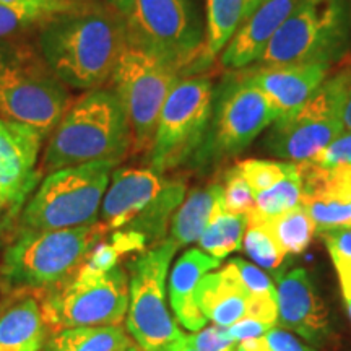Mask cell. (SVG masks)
<instances>
[{"label": "cell", "instance_id": "obj_3", "mask_svg": "<svg viewBox=\"0 0 351 351\" xmlns=\"http://www.w3.org/2000/svg\"><path fill=\"white\" fill-rule=\"evenodd\" d=\"M116 166L114 161H91L47 174L26 202L20 217V232L93 225L98 221L103 197Z\"/></svg>", "mask_w": 351, "mask_h": 351}, {"label": "cell", "instance_id": "obj_9", "mask_svg": "<svg viewBox=\"0 0 351 351\" xmlns=\"http://www.w3.org/2000/svg\"><path fill=\"white\" fill-rule=\"evenodd\" d=\"M350 83V70L326 78L301 108L274 121L263 142L267 150L289 163H302L319 155L345 132L340 112Z\"/></svg>", "mask_w": 351, "mask_h": 351}, {"label": "cell", "instance_id": "obj_1", "mask_svg": "<svg viewBox=\"0 0 351 351\" xmlns=\"http://www.w3.org/2000/svg\"><path fill=\"white\" fill-rule=\"evenodd\" d=\"M125 46L124 15L88 3L44 25L39 38L52 72L65 85L86 90L111 80Z\"/></svg>", "mask_w": 351, "mask_h": 351}, {"label": "cell", "instance_id": "obj_12", "mask_svg": "<svg viewBox=\"0 0 351 351\" xmlns=\"http://www.w3.org/2000/svg\"><path fill=\"white\" fill-rule=\"evenodd\" d=\"M179 80V70L158 57L127 44L111 82L121 99L132 130V153H148L155 138L169 91Z\"/></svg>", "mask_w": 351, "mask_h": 351}, {"label": "cell", "instance_id": "obj_37", "mask_svg": "<svg viewBox=\"0 0 351 351\" xmlns=\"http://www.w3.org/2000/svg\"><path fill=\"white\" fill-rule=\"evenodd\" d=\"M0 3L38 13V15L47 20H54L60 15H67V13L77 10V8L83 5L80 0H0Z\"/></svg>", "mask_w": 351, "mask_h": 351}, {"label": "cell", "instance_id": "obj_41", "mask_svg": "<svg viewBox=\"0 0 351 351\" xmlns=\"http://www.w3.org/2000/svg\"><path fill=\"white\" fill-rule=\"evenodd\" d=\"M274 326H269V324L261 322V320L251 319V317H245L239 322H236L234 326L226 327L228 335L230 339H232L236 343H241L244 340H251V339H258V337L265 335L267 332Z\"/></svg>", "mask_w": 351, "mask_h": 351}, {"label": "cell", "instance_id": "obj_10", "mask_svg": "<svg viewBox=\"0 0 351 351\" xmlns=\"http://www.w3.org/2000/svg\"><path fill=\"white\" fill-rule=\"evenodd\" d=\"M178 247L161 241L130 262L127 330L147 351H163L182 335L166 302L169 265Z\"/></svg>", "mask_w": 351, "mask_h": 351}, {"label": "cell", "instance_id": "obj_17", "mask_svg": "<svg viewBox=\"0 0 351 351\" xmlns=\"http://www.w3.org/2000/svg\"><path fill=\"white\" fill-rule=\"evenodd\" d=\"M168 179L153 169H116L101 204V223L108 231L124 230L163 192Z\"/></svg>", "mask_w": 351, "mask_h": 351}, {"label": "cell", "instance_id": "obj_31", "mask_svg": "<svg viewBox=\"0 0 351 351\" xmlns=\"http://www.w3.org/2000/svg\"><path fill=\"white\" fill-rule=\"evenodd\" d=\"M301 204V176L300 169H293L287 178L276 182L267 191L256 195L254 208L247 215H254L257 218H274L288 210L298 207Z\"/></svg>", "mask_w": 351, "mask_h": 351}, {"label": "cell", "instance_id": "obj_40", "mask_svg": "<svg viewBox=\"0 0 351 351\" xmlns=\"http://www.w3.org/2000/svg\"><path fill=\"white\" fill-rule=\"evenodd\" d=\"M124 257L119 249L116 247V244L109 241H99L98 244H95V247L91 249L90 254H88L86 261L83 262L82 267L91 270V271H108L117 267L121 258Z\"/></svg>", "mask_w": 351, "mask_h": 351}, {"label": "cell", "instance_id": "obj_30", "mask_svg": "<svg viewBox=\"0 0 351 351\" xmlns=\"http://www.w3.org/2000/svg\"><path fill=\"white\" fill-rule=\"evenodd\" d=\"M265 221L287 256H300L314 238L315 223L301 205Z\"/></svg>", "mask_w": 351, "mask_h": 351}, {"label": "cell", "instance_id": "obj_18", "mask_svg": "<svg viewBox=\"0 0 351 351\" xmlns=\"http://www.w3.org/2000/svg\"><path fill=\"white\" fill-rule=\"evenodd\" d=\"M328 64L258 67L244 75L269 99L278 117L295 112L327 78Z\"/></svg>", "mask_w": 351, "mask_h": 351}, {"label": "cell", "instance_id": "obj_39", "mask_svg": "<svg viewBox=\"0 0 351 351\" xmlns=\"http://www.w3.org/2000/svg\"><path fill=\"white\" fill-rule=\"evenodd\" d=\"M309 161L322 168H351V132L345 130Z\"/></svg>", "mask_w": 351, "mask_h": 351}, {"label": "cell", "instance_id": "obj_13", "mask_svg": "<svg viewBox=\"0 0 351 351\" xmlns=\"http://www.w3.org/2000/svg\"><path fill=\"white\" fill-rule=\"evenodd\" d=\"M276 114L269 99L245 77L221 90L213 99L208 153L217 158L238 155L262 130L274 124Z\"/></svg>", "mask_w": 351, "mask_h": 351}, {"label": "cell", "instance_id": "obj_29", "mask_svg": "<svg viewBox=\"0 0 351 351\" xmlns=\"http://www.w3.org/2000/svg\"><path fill=\"white\" fill-rule=\"evenodd\" d=\"M247 228H245L243 239L244 252L257 267L267 270L275 278L276 275L285 271L283 263L288 256L278 244L274 232L270 231L265 219L254 217V215H247Z\"/></svg>", "mask_w": 351, "mask_h": 351}, {"label": "cell", "instance_id": "obj_44", "mask_svg": "<svg viewBox=\"0 0 351 351\" xmlns=\"http://www.w3.org/2000/svg\"><path fill=\"white\" fill-rule=\"evenodd\" d=\"M132 2H134V0H108L109 5H111L112 8H116L117 12H121L122 15H125V13L130 10Z\"/></svg>", "mask_w": 351, "mask_h": 351}, {"label": "cell", "instance_id": "obj_38", "mask_svg": "<svg viewBox=\"0 0 351 351\" xmlns=\"http://www.w3.org/2000/svg\"><path fill=\"white\" fill-rule=\"evenodd\" d=\"M186 339L197 351H236L238 346L234 340L230 339L226 327L219 326L204 327L189 333Z\"/></svg>", "mask_w": 351, "mask_h": 351}, {"label": "cell", "instance_id": "obj_6", "mask_svg": "<svg viewBox=\"0 0 351 351\" xmlns=\"http://www.w3.org/2000/svg\"><path fill=\"white\" fill-rule=\"evenodd\" d=\"M348 38L343 0H300L257 60L261 67L328 64Z\"/></svg>", "mask_w": 351, "mask_h": 351}, {"label": "cell", "instance_id": "obj_45", "mask_svg": "<svg viewBox=\"0 0 351 351\" xmlns=\"http://www.w3.org/2000/svg\"><path fill=\"white\" fill-rule=\"evenodd\" d=\"M263 2H267V0H244V13H243V21L247 19L251 13L256 10L257 7H261Z\"/></svg>", "mask_w": 351, "mask_h": 351}, {"label": "cell", "instance_id": "obj_5", "mask_svg": "<svg viewBox=\"0 0 351 351\" xmlns=\"http://www.w3.org/2000/svg\"><path fill=\"white\" fill-rule=\"evenodd\" d=\"M106 226L20 232L3 254L2 276L12 288H56L69 282L104 238Z\"/></svg>", "mask_w": 351, "mask_h": 351}, {"label": "cell", "instance_id": "obj_26", "mask_svg": "<svg viewBox=\"0 0 351 351\" xmlns=\"http://www.w3.org/2000/svg\"><path fill=\"white\" fill-rule=\"evenodd\" d=\"M207 3V36L202 62H212L226 47L243 23L244 0H205Z\"/></svg>", "mask_w": 351, "mask_h": 351}, {"label": "cell", "instance_id": "obj_8", "mask_svg": "<svg viewBox=\"0 0 351 351\" xmlns=\"http://www.w3.org/2000/svg\"><path fill=\"white\" fill-rule=\"evenodd\" d=\"M127 44L176 70L204 54V33L192 0H134L124 15Z\"/></svg>", "mask_w": 351, "mask_h": 351}, {"label": "cell", "instance_id": "obj_11", "mask_svg": "<svg viewBox=\"0 0 351 351\" xmlns=\"http://www.w3.org/2000/svg\"><path fill=\"white\" fill-rule=\"evenodd\" d=\"M213 99L208 78H179L161 108L155 138L147 153L150 169L163 174L202 147L212 121Z\"/></svg>", "mask_w": 351, "mask_h": 351}, {"label": "cell", "instance_id": "obj_27", "mask_svg": "<svg viewBox=\"0 0 351 351\" xmlns=\"http://www.w3.org/2000/svg\"><path fill=\"white\" fill-rule=\"evenodd\" d=\"M230 262L238 270L243 288L251 300L249 317L261 320L269 326H275L278 306H276V287L270 276L263 274L261 267H257L256 263L244 261L241 257L231 258Z\"/></svg>", "mask_w": 351, "mask_h": 351}, {"label": "cell", "instance_id": "obj_46", "mask_svg": "<svg viewBox=\"0 0 351 351\" xmlns=\"http://www.w3.org/2000/svg\"><path fill=\"white\" fill-rule=\"evenodd\" d=\"M124 351H147V350H143L142 346L137 345V343H132L130 346H127V348H125Z\"/></svg>", "mask_w": 351, "mask_h": 351}, {"label": "cell", "instance_id": "obj_14", "mask_svg": "<svg viewBox=\"0 0 351 351\" xmlns=\"http://www.w3.org/2000/svg\"><path fill=\"white\" fill-rule=\"evenodd\" d=\"M43 140L29 127L0 119V226L16 217L41 179L36 163Z\"/></svg>", "mask_w": 351, "mask_h": 351}, {"label": "cell", "instance_id": "obj_20", "mask_svg": "<svg viewBox=\"0 0 351 351\" xmlns=\"http://www.w3.org/2000/svg\"><path fill=\"white\" fill-rule=\"evenodd\" d=\"M221 261L208 256L202 249H189L178 258L169 275V301L176 320L189 332H197L207 326V317L200 313L195 293L200 280L218 269Z\"/></svg>", "mask_w": 351, "mask_h": 351}, {"label": "cell", "instance_id": "obj_2", "mask_svg": "<svg viewBox=\"0 0 351 351\" xmlns=\"http://www.w3.org/2000/svg\"><path fill=\"white\" fill-rule=\"evenodd\" d=\"M132 150V130L114 91H88L70 106L49 135L39 173L91 163H119Z\"/></svg>", "mask_w": 351, "mask_h": 351}, {"label": "cell", "instance_id": "obj_42", "mask_svg": "<svg viewBox=\"0 0 351 351\" xmlns=\"http://www.w3.org/2000/svg\"><path fill=\"white\" fill-rule=\"evenodd\" d=\"M340 121H341V124H343V129L346 132H351V83L348 86V91H346L343 104H341Z\"/></svg>", "mask_w": 351, "mask_h": 351}, {"label": "cell", "instance_id": "obj_25", "mask_svg": "<svg viewBox=\"0 0 351 351\" xmlns=\"http://www.w3.org/2000/svg\"><path fill=\"white\" fill-rule=\"evenodd\" d=\"M132 343L121 326L75 327L57 332L46 351H124Z\"/></svg>", "mask_w": 351, "mask_h": 351}, {"label": "cell", "instance_id": "obj_7", "mask_svg": "<svg viewBox=\"0 0 351 351\" xmlns=\"http://www.w3.org/2000/svg\"><path fill=\"white\" fill-rule=\"evenodd\" d=\"M129 309V276L122 267L91 271L80 267L77 274L44 300V322L60 332L75 327L121 326Z\"/></svg>", "mask_w": 351, "mask_h": 351}, {"label": "cell", "instance_id": "obj_32", "mask_svg": "<svg viewBox=\"0 0 351 351\" xmlns=\"http://www.w3.org/2000/svg\"><path fill=\"white\" fill-rule=\"evenodd\" d=\"M239 173L247 181L249 187L252 189L254 197L261 192L267 191L276 182L287 178L293 169L296 168V163L289 161H270V160H244L236 165Z\"/></svg>", "mask_w": 351, "mask_h": 351}, {"label": "cell", "instance_id": "obj_19", "mask_svg": "<svg viewBox=\"0 0 351 351\" xmlns=\"http://www.w3.org/2000/svg\"><path fill=\"white\" fill-rule=\"evenodd\" d=\"M298 3L300 0H267L257 7L226 44L221 64L226 69L238 70L257 62Z\"/></svg>", "mask_w": 351, "mask_h": 351}, {"label": "cell", "instance_id": "obj_24", "mask_svg": "<svg viewBox=\"0 0 351 351\" xmlns=\"http://www.w3.org/2000/svg\"><path fill=\"white\" fill-rule=\"evenodd\" d=\"M184 199H186V182L168 181L158 199L130 225H127L125 230L142 234L147 239V244H160L161 241H165L169 221L173 219L176 210L181 207Z\"/></svg>", "mask_w": 351, "mask_h": 351}, {"label": "cell", "instance_id": "obj_33", "mask_svg": "<svg viewBox=\"0 0 351 351\" xmlns=\"http://www.w3.org/2000/svg\"><path fill=\"white\" fill-rule=\"evenodd\" d=\"M320 234L339 276L343 301L351 300V228L324 231Z\"/></svg>", "mask_w": 351, "mask_h": 351}, {"label": "cell", "instance_id": "obj_34", "mask_svg": "<svg viewBox=\"0 0 351 351\" xmlns=\"http://www.w3.org/2000/svg\"><path fill=\"white\" fill-rule=\"evenodd\" d=\"M223 186V207L228 213L234 215H247L254 208L252 189L239 173V169L231 168L225 174V182Z\"/></svg>", "mask_w": 351, "mask_h": 351}, {"label": "cell", "instance_id": "obj_15", "mask_svg": "<svg viewBox=\"0 0 351 351\" xmlns=\"http://www.w3.org/2000/svg\"><path fill=\"white\" fill-rule=\"evenodd\" d=\"M276 327L296 333L309 343H322L330 333L327 307L306 269L298 267L275 276Z\"/></svg>", "mask_w": 351, "mask_h": 351}, {"label": "cell", "instance_id": "obj_43", "mask_svg": "<svg viewBox=\"0 0 351 351\" xmlns=\"http://www.w3.org/2000/svg\"><path fill=\"white\" fill-rule=\"evenodd\" d=\"M163 351H197V350L191 343H189L186 339V333H182L178 340L166 346Z\"/></svg>", "mask_w": 351, "mask_h": 351}, {"label": "cell", "instance_id": "obj_28", "mask_svg": "<svg viewBox=\"0 0 351 351\" xmlns=\"http://www.w3.org/2000/svg\"><path fill=\"white\" fill-rule=\"evenodd\" d=\"M247 221V215L228 213L225 208L219 210L197 243L202 251L207 252L208 256L223 261L230 254L243 247Z\"/></svg>", "mask_w": 351, "mask_h": 351}, {"label": "cell", "instance_id": "obj_36", "mask_svg": "<svg viewBox=\"0 0 351 351\" xmlns=\"http://www.w3.org/2000/svg\"><path fill=\"white\" fill-rule=\"evenodd\" d=\"M49 21L51 20L44 19L38 13L0 3V39L15 36V34L26 32L34 25H46Z\"/></svg>", "mask_w": 351, "mask_h": 351}, {"label": "cell", "instance_id": "obj_23", "mask_svg": "<svg viewBox=\"0 0 351 351\" xmlns=\"http://www.w3.org/2000/svg\"><path fill=\"white\" fill-rule=\"evenodd\" d=\"M46 327L38 302L23 298L0 315V351H41Z\"/></svg>", "mask_w": 351, "mask_h": 351}, {"label": "cell", "instance_id": "obj_35", "mask_svg": "<svg viewBox=\"0 0 351 351\" xmlns=\"http://www.w3.org/2000/svg\"><path fill=\"white\" fill-rule=\"evenodd\" d=\"M236 351H315L304 341L296 339L295 333L274 326L258 339L244 340L236 346Z\"/></svg>", "mask_w": 351, "mask_h": 351}, {"label": "cell", "instance_id": "obj_21", "mask_svg": "<svg viewBox=\"0 0 351 351\" xmlns=\"http://www.w3.org/2000/svg\"><path fill=\"white\" fill-rule=\"evenodd\" d=\"M195 302L207 320H212L219 327L234 326L239 320L249 317L251 313V300L231 262L221 270L207 274L200 280Z\"/></svg>", "mask_w": 351, "mask_h": 351}, {"label": "cell", "instance_id": "obj_22", "mask_svg": "<svg viewBox=\"0 0 351 351\" xmlns=\"http://www.w3.org/2000/svg\"><path fill=\"white\" fill-rule=\"evenodd\" d=\"M223 186L221 184H210L207 187L194 189L189 194L181 207L176 210L171 219L169 241L176 247H184L192 243H197L208 223L223 210Z\"/></svg>", "mask_w": 351, "mask_h": 351}, {"label": "cell", "instance_id": "obj_16", "mask_svg": "<svg viewBox=\"0 0 351 351\" xmlns=\"http://www.w3.org/2000/svg\"><path fill=\"white\" fill-rule=\"evenodd\" d=\"M301 207L324 232L351 228V168H322L311 161L298 163Z\"/></svg>", "mask_w": 351, "mask_h": 351}, {"label": "cell", "instance_id": "obj_4", "mask_svg": "<svg viewBox=\"0 0 351 351\" xmlns=\"http://www.w3.org/2000/svg\"><path fill=\"white\" fill-rule=\"evenodd\" d=\"M75 103L67 85L29 49L0 51V119L49 137Z\"/></svg>", "mask_w": 351, "mask_h": 351}]
</instances>
